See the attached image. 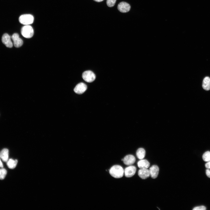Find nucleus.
Here are the masks:
<instances>
[{
	"instance_id": "24",
	"label": "nucleus",
	"mask_w": 210,
	"mask_h": 210,
	"mask_svg": "<svg viewBox=\"0 0 210 210\" xmlns=\"http://www.w3.org/2000/svg\"><path fill=\"white\" fill-rule=\"evenodd\" d=\"M3 167V164H2V162H1V161L0 160V167L2 168Z\"/></svg>"
},
{
	"instance_id": "21",
	"label": "nucleus",
	"mask_w": 210,
	"mask_h": 210,
	"mask_svg": "<svg viewBox=\"0 0 210 210\" xmlns=\"http://www.w3.org/2000/svg\"><path fill=\"white\" fill-rule=\"evenodd\" d=\"M206 209V207L204 206H197L194 207L193 210H205Z\"/></svg>"
},
{
	"instance_id": "7",
	"label": "nucleus",
	"mask_w": 210,
	"mask_h": 210,
	"mask_svg": "<svg viewBox=\"0 0 210 210\" xmlns=\"http://www.w3.org/2000/svg\"><path fill=\"white\" fill-rule=\"evenodd\" d=\"M87 85L83 83H80L76 86L74 89V92L78 94L83 93L87 89Z\"/></svg>"
},
{
	"instance_id": "8",
	"label": "nucleus",
	"mask_w": 210,
	"mask_h": 210,
	"mask_svg": "<svg viewBox=\"0 0 210 210\" xmlns=\"http://www.w3.org/2000/svg\"><path fill=\"white\" fill-rule=\"evenodd\" d=\"M1 40L2 43L6 47L11 48L13 47V44L11 40L10 37L8 34H4L2 36Z\"/></svg>"
},
{
	"instance_id": "23",
	"label": "nucleus",
	"mask_w": 210,
	"mask_h": 210,
	"mask_svg": "<svg viewBox=\"0 0 210 210\" xmlns=\"http://www.w3.org/2000/svg\"><path fill=\"white\" fill-rule=\"evenodd\" d=\"M205 167L208 169H210V161L208 162L205 164Z\"/></svg>"
},
{
	"instance_id": "4",
	"label": "nucleus",
	"mask_w": 210,
	"mask_h": 210,
	"mask_svg": "<svg viewBox=\"0 0 210 210\" xmlns=\"http://www.w3.org/2000/svg\"><path fill=\"white\" fill-rule=\"evenodd\" d=\"M82 77L85 81L90 83L93 82L95 79L96 76L94 73L90 70L87 71L83 72Z\"/></svg>"
},
{
	"instance_id": "18",
	"label": "nucleus",
	"mask_w": 210,
	"mask_h": 210,
	"mask_svg": "<svg viewBox=\"0 0 210 210\" xmlns=\"http://www.w3.org/2000/svg\"><path fill=\"white\" fill-rule=\"evenodd\" d=\"M202 159L205 162L210 161V151H207L205 152L203 155Z\"/></svg>"
},
{
	"instance_id": "10",
	"label": "nucleus",
	"mask_w": 210,
	"mask_h": 210,
	"mask_svg": "<svg viewBox=\"0 0 210 210\" xmlns=\"http://www.w3.org/2000/svg\"><path fill=\"white\" fill-rule=\"evenodd\" d=\"M130 5L127 3L122 2L120 3L118 5V10L122 13H126L128 12L130 9Z\"/></svg>"
},
{
	"instance_id": "13",
	"label": "nucleus",
	"mask_w": 210,
	"mask_h": 210,
	"mask_svg": "<svg viewBox=\"0 0 210 210\" xmlns=\"http://www.w3.org/2000/svg\"><path fill=\"white\" fill-rule=\"evenodd\" d=\"M137 165L140 169H147L149 167L150 163L146 160L142 159L138 161Z\"/></svg>"
},
{
	"instance_id": "19",
	"label": "nucleus",
	"mask_w": 210,
	"mask_h": 210,
	"mask_svg": "<svg viewBox=\"0 0 210 210\" xmlns=\"http://www.w3.org/2000/svg\"><path fill=\"white\" fill-rule=\"evenodd\" d=\"M6 174L7 171L5 169H0V179H3L5 178Z\"/></svg>"
},
{
	"instance_id": "2",
	"label": "nucleus",
	"mask_w": 210,
	"mask_h": 210,
	"mask_svg": "<svg viewBox=\"0 0 210 210\" xmlns=\"http://www.w3.org/2000/svg\"><path fill=\"white\" fill-rule=\"evenodd\" d=\"M21 33L25 38H30L33 36L34 30L32 27L30 25H25L21 29Z\"/></svg>"
},
{
	"instance_id": "5",
	"label": "nucleus",
	"mask_w": 210,
	"mask_h": 210,
	"mask_svg": "<svg viewBox=\"0 0 210 210\" xmlns=\"http://www.w3.org/2000/svg\"><path fill=\"white\" fill-rule=\"evenodd\" d=\"M136 171V168L135 166L130 165L125 168L124 170V174L126 177H131L135 174Z\"/></svg>"
},
{
	"instance_id": "1",
	"label": "nucleus",
	"mask_w": 210,
	"mask_h": 210,
	"mask_svg": "<svg viewBox=\"0 0 210 210\" xmlns=\"http://www.w3.org/2000/svg\"><path fill=\"white\" fill-rule=\"evenodd\" d=\"M110 174L113 177L119 178L122 177L124 174V170L120 165H116L112 166L109 170Z\"/></svg>"
},
{
	"instance_id": "14",
	"label": "nucleus",
	"mask_w": 210,
	"mask_h": 210,
	"mask_svg": "<svg viewBox=\"0 0 210 210\" xmlns=\"http://www.w3.org/2000/svg\"><path fill=\"white\" fill-rule=\"evenodd\" d=\"M202 87L206 90H210V78L209 77H206L204 79Z\"/></svg>"
},
{
	"instance_id": "3",
	"label": "nucleus",
	"mask_w": 210,
	"mask_h": 210,
	"mask_svg": "<svg viewBox=\"0 0 210 210\" xmlns=\"http://www.w3.org/2000/svg\"><path fill=\"white\" fill-rule=\"evenodd\" d=\"M19 20V22L23 24L29 25L33 23L34 18L33 15L30 14H24L20 16Z\"/></svg>"
},
{
	"instance_id": "22",
	"label": "nucleus",
	"mask_w": 210,
	"mask_h": 210,
	"mask_svg": "<svg viewBox=\"0 0 210 210\" xmlns=\"http://www.w3.org/2000/svg\"><path fill=\"white\" fill-rule=\"evenodd\" d=\"M206 174L208 177L210 178V169H207L206 170Z\"/></svg>"
},
{
	"instance_id": "6",
	"label": "nucleus",
	"mask_w": 210,
	"mask_h": 210,
	"mask_svg": "<svg viewBox=\"0 0 210 210\" xmlns=\"http://www.w3.org/2000/svg\"><path fill=\"white\" fill-rule=\"evenodd\" d=\"M11 38L13 41V44L15 47L19 48L22 45L23 41L20 38L18 34L15 33L13 34L11 37Z\"/></svg>"
},
{
	"instance_id": "15",
	"label": "nucleus",
	"mask_w": 210,
	"mask_h": 210,
	"mask_svg": "<svg viewBox=\"0 0 210 210\" xmlns=\"http://www.w3.org/2000/svg\"><path fill=\"white\" fill-rule=\"evenodd\" d=\"M8 157V150L6 148L3 149L0 153V158L3 161L7 162Z\"/></svg>"
},
{
	"instance_id": "11",
	"label": "nucleus",
	"mask_w": 210,
	"mask_h": 210,
	"mask_svg": "<svg viewBox=\"0 0 210 210\" xmlns=\"http://www.w3.org/2000/svg\"><path fill=\"white\" fill-rule=\"evenodd\" d=\"M138 174L142 179H146L150 176L149 170L146 168L140 169L138 171Z\"/></svg>"
},
{
	"instance_id": "9",
	"label": "nucleus",
	"mask_w": 210,
	"mask_h": 210,
	"mask_svg": "<svg viewBox=\"0 0 210 210\" xmlns=\"http://www.w3.org/2000/svg\"><path fill=\"white\" fill-rule=\"evenodd\" d=\"M122 160L124 163L127 165H131L134 164L135 162L136 159L135 157L132 155H128L125 156L122 159Z\"/></svg>"
},
{
	"instance_id": "20",
	"label": "nucleus",
	"mask_w": 210,
	"mask_h": 210,
	"mask_svg": "<svg viewBox=\"0 0 210 210\" xmlns=\"http://www.w3.org/2000/svg\"><path fill=\"white\" fill-rule=\"evenodd\" d=\"M116 0H107L106 4L109 7L113 6L116 3Z\"/></svg>"
},
{
	"instance_id": "12",
	"label": "nucleus",
	"mask_w": 210,
	"mask_h": 210,
	"mask_svg": "<svg viewBox=\"0 0 210 210\" xmlns=\"http://www.w3.org/2000/svg\"><path fill=\"white\" fill-rule=\"evenodd\" d=\"M159 168L157 165H152L149 169L150 176L153 178H156L158 174Z\"/></svg>"
},
{
	"instance_id": "17",
	"label": "nucleus",
	"mask_w": 210,
	"mask_h": 210,
	"mask_svg": "<svg viewBox=\"0 0 210 210\" xmlns=\"http://www.w3.org/2000/svg\"><path fill=\"white\" fill-rule=\"evenodd\" d=\"M17 163L18 160H13L10 159L7 161V164L9 168L13 169L16 167Z\"/></svg>"
},
{
	"instance_id": "25",
	"label": "nucleus",
	"mask_w": 210,
	"mask_h": 210,
	"mask_svg": "<svg viewBox=\"0 0 210 210\" xmlns=\"http://www.w3.org/2000/svg\"><path fill=\"white\" fill-rule=\"evenodd\" d=\"M94 1H95L97 2H100L104 0H94Z\"/></svg>"
},
{
	"instance_id": "16",
	"label": "nucleus",
	"mask_w": 210,
	"mask_h": 210,
	"mask_svg": "<svg viewBox=\"0 0 210 210\" xmlns=\"http://www.w3.org/2000/svg\"><path fill=\"white\" fill-rule=\"evenodd\" d=\"M145 150L143 148H140L137 149L136 152V155L138 159H143L145 155Z\"/></svg>"
}]
</instances>
